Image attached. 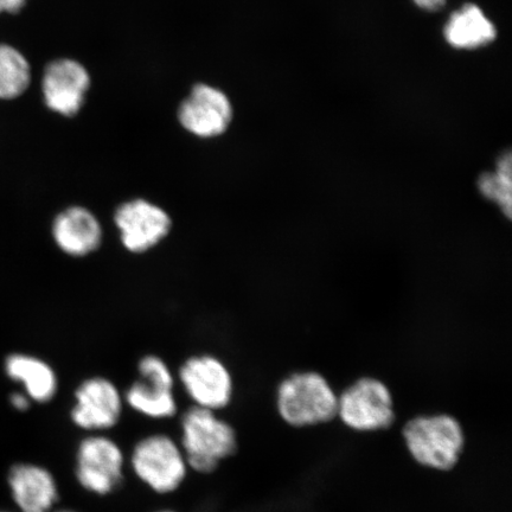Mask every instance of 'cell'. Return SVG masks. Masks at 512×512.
I'll return each instance as SVG.
<instances>
[{
    "label": "cell",
    "instance_id": "cell-18",
    "mask_svg": "<svg viewBox=\"0 0 512 512\" xmlns=\"http://www.w3.org/2000/svg\"><path fill=\"white\" fill-rule=\"evenodd\" d=\"M31 81L30 64L17 49L0 44V99L12 100L27 91Z\"/></svg>",
    "mask_w": 512,
    "mask_h": 512
},
{
    "label": "cell",
    "instance_id": "cell-17",
    "mask_svg": "<svg viewBox=\"0 0 512 512\" xmlns=\"http://www.w3.org/2000/svg\"><path fill=\"white\" fill-rule=\"evenodd\" d=\"M476 185L480 196L494 204L505 219L510 220L512 213L511 152H505L499 156L495 168L480 174Z\"/></svg>",
    "mask_w": 512,
    "mask_h": 512
},
{
    "label": "cell",
    "instance_id": "cell-14",
    "mask_svg": "<svg viewBox=\"0 0 512 512\" xmlns=\"http://www.w3.org/2000/svg\"><path fill=\"white\" fill-rule=\"evenodd\" d=\"M9 485L22 512H51L60 499L59 485L46 467L34 464L12 466Z\"/></svg>",
    "mask_w": 512,
    "mask_h": 512
},
{
    "label": "cell",
    "instance_id": "cell-6",
    "mask_svg": "<svg viewBox=\"0 0 512 512\" xmlns=\"http://www.w3.org/2000/svg\"><path fill=\"white\" fill-rule=\"evenodd\" d=\"M124 469L123 450L102 433L89 434L76 448L75 478L89 494H113L124 482Z\"/></svg>",
    "mask_w": 512,
    "mask_h": 512
},
{
    "label": "cell",
    "instance_id": "cell-7",
    "mask_svg": "<svg viewBox=\"0 0 512 512\" xmlns=\"http://www.w3.org/2000/svg\"><path fill=\"white\" fill-rule=\"evenodd\" d=\"M139 379L126 390L124 401L134 412L153 420L171 419L178 412L175 379L168 364L156 355L138 363Z\"/></svg>",
    "mask_w": 512,
    "mask_h": 512
},
{
    "label": "cell",
    "instance_id": "cell-20",
    "mask_svg": "<svg viewBox=\"0 0 512 512\" xmlns=\"http://www.w3.org/2000/svg\"><path fill=\"white\" fill-rule=\"evenodd\" d=\"M413 2L418 8L425 11H439L446 4V0H413Z\"/></svg>",
    "mask_w": 512,
    "mask_h": 512
},
{
    "label": "cell",
    "instance_id": "cell-15",
    "mask_svg": "<svg viewBox=\"0 0 512 512\" xmlns=\"http://www.w3.org/2000/svg\"><path fill=\"white\" fill-rule=\"evenodd\" d=\"M444 34L453 48L477 49L495 40L496 28L477 5L466 4L448 18Z\"/></svg>",
    "mask_w": 512,
    "mask_h": 512
},
{
    "label": "cell",
    "instance_id": "cell-10",
    "mask_svg": "<svg viewBox=\"0 0 512 512\" xmlns=\"http://www.w3.org/2000/svg\"><path fill=\"white\" fill-rule=\"evenodd\" d=\"M178 377L197 407L219 412L233 400V376L226 364L213 355L189 357L179 368Z\"/></svg>",
    "mask_w": 512,
    "mask_h": 512
},
{
    "label": "cell",
    "instance_id": "cell-19",
    "mask_svg": "<svg viewBox=\"0 0 512 512\" xmlns=\"http://www.w3.org/2000/svg\"><path fill=\"white\" fill-rule=\"evenodd\" d=\"M27 3L28 0H0V14H3V12L17 14Z\"/></svg>",
    "mask_w": 512,
    "mask_h": 512
},
{
    "label": "cell",
    "instance_id": "cell-12",
    "mask_svg": "<svg viewBox=\"0 0 512 512\" xmlns=\"http://www.w3.org/2000/svg\"><path fill=\"white\" fill-rule=\"evenodd\" d=\"M91 76L78 61L59 59L50 62L42 80L43 99L50 111L62 117H75L85 105Z\"/></svg>",
    "mask_w": 512,
    "mask_h": 512
},
{
    "label": "cell",
    "instance_id": "cell-21",
    "mask_svg": "<svg viewBox=\"0 0 512 512\" xmlns=\"http://www.w3.org/2000/svg\"><path fill=\"white\" fill-rule=\"evenodd\" d=\"M11 403L12 406H14L17 411L19 412H25L28 411L30 407V399L28 398V395L25 396L23 394L15 393L11 395Z\"/></svg>",
    "mask_w": 512,
    "mask_h": 512
},
{
    "label": "cell",
    "instance_id": "cell-13",
    "mask_svg": "<svg viewBox=\"0 0 512 512\" xmlns=\"http://www.w3.org/2000/svg\"><path fill=\"white\" fill-rule=\"evenodd\" d=\"M51 234L56 246L72 258H86L98 251L104 241L99 217L82 206H70L57 214Z\"/></svg>",
    "mask_w": 512,
    "mask_h": 512
},
{
    "label": "cell",
    "instance_id": "cell-11",
    "mask_svg": "<svg viewBox=\"0 0 512 512\" xmlns=\"http://www.w3.org/2000/svg\"><path fill=\"white\" fill-rule=\"evenodd\" d=\"M179 124L197 138L213 139L228 131L233 106L220 89L198 83L178 110Z\"/></svg>",
    "mask_w": 512,
    "mask_h": 512
},
{
    "label": "cell",
    "instance_id": "cell-9",
    "mask_svg": "<svg viewBox=\"0 0 512 512\" xmlns=\"http://www.w3.org/2000/svg\"><path fill=\"white\" fill-rule=\"evenodd\" d=\"M70 420L80 430L95 434L112 430L124 411V396L114 382L102 376L89 377L74 394Z\"/></svg>",
    "mask_w": 512,
    "mask_h": 512
},
{
    "label": "cell",
    "instance_id": "cell-1",
    "mask_svg": "<svg viewBox=\"0 0 512 512\" xmlns=\"http://www.w3.org/2000/svg\"><path fill=\"white\" fill-rule=\"evenodd\" d=\"M275 407L288 426L324 425L337 418L338 394L319 371H293L278 384Z\"/></svg>",
    "mask_w": 512,
    "mask_h": 512
},
{
    "label": "cell",
    "instance_id": "cell-8",
    "mask_svg": "<svg viewBox=\"0 0 512 512\" xmlns=\"http://www.w3.org/2000/svg\"><path fill=\"white\" fill-rule=\"evenodd\" d=\"M121 245L132 254H144L168 238L172 219L168 211L145 198L121 203L113 215Z\"/></svg>",
    "mask_w": 512,
    "mask_h": 512
},
{
    "label": "cell",
    "instance_id": "cell-5",
    "mask_svg": "<svg viewBox=\"0 0 512 512\" xmlns=\"http://www.w3.org/2000/svg\"><path fill=\"white\" fill-rule=\"evenodd\" d=\"M134 475L158 495L174 494L188 476L181 445L168 434H150L134 445L130 456Z\"/></svg>",
    "mask_w": 512,
    "mask_h": 512
},
{
    "label": "cell",
    "instance_id": "cell-16",
    "mask_svg": "<svg viewBox=\"0 0 512 512\" xmlns=\"http://www.w3.org/2000/svg\"><path fill=\"white\" fill-rule=\"evenodd\" d=\"M5 370L10 379L23 383L31 401L47 403L59 392V379L55 370L40 358L22 354L11 355L6 360Z\"/></svg>",
    "mask_w": 512,
    "mask_h": 512
},
{
    "label": "cell",
    "instance_id": "cell-22",
    "mask_svg": "<svg viewBox=\"0 0 512 512\" xmlns=\"http://www.w3.org/2000/svg\"><path fill=\"white\" fill-rule=\"evenodd\" d=\"M51 512H79L73 509H59V510H53Z\"/></svg>",
    "mask_w": 512,
    "mask_h": 512
},
{
    "label": "cell",
    "instance_id": "cell-4",
    "mask_svg": "<svg viewBox=\"0 0 512 512\" xmlns=\"http://www.w3.org/2000/svg\"><path fill=\"white\" fill-rule=\"evenodd\" d=\"M337 416L358 433L388 430L396 419L392 389L379 377H358L338 394Z\"/></svg>",
    "mask_w": 512,
    "mask_h": 512
},
{
    "label": "cell",
    "instance_id": "cell-2",
    "mask_svg": "<svg viewBox=\"0 0 512 512\" xmlns=\"http://www.w3.org/2000/svg\"><path fill=\"white\" fill-rule=\"evenodd\" d=\"M408 456L425 469L448 472L465 450V432L454 416L446 413L418 415L402 428Z\"/></svg>",
    "mask_w": 512,
    "mask_h": 512
},
{
    "label": "cell",
    "instance_id": "cell-23",
    "mask_svg": "<svg viewBox=\"0 0 512 512\" xmlns=\"http://www.w3.org/2000/svg\"><path fill=\"white\" fill-rule=\"evenodd\" d=\"M156 512H176V511H174V510H169V509H168V510H158V511H156Z\"/></svg>",
    "mask_w": 512,
    "mask_h": 512
},
{
    "label": "cell",
    "instance_id": "cell-3",
    "mask_svg": "<svg viewBox=\"0 0 512 512\" xmlns=\"http://www.w3.org/2000/svg\"><path fill=\"white\" fill-rule=\"evenodd\" d=\"M181 447L189 469L210 475L238 451L234 427L210 409L191 407L181 419Z\"/></svg>",
    "mask_w": 512,
    "mask_h": 512
}]
</instances>
